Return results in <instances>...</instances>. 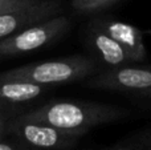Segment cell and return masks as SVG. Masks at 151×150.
I'll return each instance as SVG.
<instances>
[{
  "instance_id": "obj_15",
  "label": "cell",
  "mask_w": 151,
  "mask_h": 150,
  "mask_svg": "<svg viewBox=\"0 0 151 150\" xmlns=\"http://www.w3.org/2000/svg\"><path fill=\"white\" fill-rule=\"evenodd\" d=\"M137 97L143 98V100H149V101H151V89H149L147 92H145V93H142V94L137 96Z\"/></svg>"
},
{
  "instance_id": "obj_14",
  "label": "cell",
  "mask_w": 151,
  "mask_h": 150,
  "mask_svg": "<svg viewBox=\"0 0 151 150\" xmlns=\"http://www.w3.org/2000/svg\"><path fill=\"white\" fill-rule=\"evenodd\" d=\"M8 122H9V117L4 109L0 108V138H4V136L8 134Z\"/></svg>"
},
{
  "instance_id": "obj_13",
  "label": "cell",
  "mask_w": 151,
  "mask_h": 150,
  "mask_svg": "<svg viewBox=\"0 0 151 150\" xmlns=\"http://www.w3.org/2000/svg\"><path fill=\"white\" fill-rule=\"evenodd\" d=\"M0 150H32L27 146H24L20 142H9V141H5L4 138H0Z\"/></svg>"
},
{
  "instance_id": "obj_1",
  "label": "cell",
  "mask_w": 151,
  "mask_h": 150,
  "mask_svg": "<svg viewBox=\"0 0 151 150\" xmlns=\"http://www.w3.org/2000/svg\"><path fill=\"white\" fill-rule=\"evenodd\" d=\"M127 112L109 104L90 101H52L21 116L57 128L64 132L86 134L98 125L122 120Z\"/></svg>"
},
{
  "instance_id": "obj_6",
  "label": "cell",
  "mask_w": 151,
  "mask_h": 150,
  "mask_svg": "<svg viewBox=\"0 0 151 150\" xmlns=\"http://www.w3.org/2000/svg\"><path fill=\"white\" fill-rule=\"evenodd\" d=\"M60 0H35L0 15V40L61 13Z\"/></svg>"
},
{
  "instance_id": "obj_7",
  "label": "cell",
  "mask_w": 151,
  "mask_h": 150,
  "mask_svg": "<svg viewBox=\"0 0 151 150\" xmlns=\"http://www.w3.org/2000/svg\"><path fill=\"white\" fill-rule=\"evenodd\" d=\"M97 24L115 40L130 56L133 63H141L147 57L145 47V35L146 32L125 21L113 20V19H98Z\"/></svg>"
},
{
  "instance_id": "obj_4",
  "label": "cell",
  "mask_w": 151,
  "mask_h": 150,
  "mask_svg": "<svg viewBox=\"0 0 151 150\" xmlns=\"http://www.w3.org/2000/svg\"><path fill=\"white\" fill-rule=\"evenodd\" d=\"M8 133L17 142L32 150H69L74 148L82 134L69 133L36 120L19 116L8 122Z\"/></svg>"
},
{
  "instance_id": "obj_11",
  "label": "cell",
  "mask_w": 151,
  "mask_h": 150,
  "mask_svg": "<svg viewBox=\"0 0 151 150\" xmlns=\"http://www.w3.org/2000/svg\"><path fill=\"white\" fill-rule=\"evenodd\" d=\"M130 144H133L134 146H138V148L151 149V129L137 136L135 138H133L130 141Z\"/></svg>"
},
{
  "instance_id": "obj_2",
  "label": "cell",
  "mask_w": 151,
  "mask_h": 150,
  "mask_svg": "<svg viewBox=\"0 0 151 150\" xmlns=\"http://www.w3.org/2000/svg\"><path fill=\"white\" fill-rule=\"evenodd\" d=\"M97 72H98V64L94 58L77 55L57 60L27 64L5 71L1 74L27 80L45 87H52V85L82 81Z\"/></svg>"
},
{
  "instance_id": "obj_16",
  "label": "cell",
  "mask_w": 151,
  "mask_h": 150,
  "mask_svg": "<svg viewBox=\"0 0 151 150\" xmlns=\"http://www.w3.org/2000/svg\"><path fill=\"white\" fill-rule=\"evenodd\" d=\"M118 150H135V149H118Z\"/></svg>"
},
{
  "instance_id": "obj_3",
  "label": "cell",
  "mask_w": 151,
  "mask_h": 150,
  "mask_svg": "<svg viewBox=\"0 0 151 150\" xmlns=\"http://www.w3.org/2000/svg\"><path fill=\"white\" fill-rule=\"evenodd\" d=\"M69 28L70 21L63 15L36 23L12 36L0 40V57H16L35 52L63 37Z\"/></svg>"
},
{
  "instance_id": "obj_5",
  "label": "cell",
  "mask_w": 151,
  "mask_h": 150,
  "mask_svg": "<svg viewBox=\"0 0 151 150\" xmlns=\"http://www.w3.org/2000/svg\"><path fill=\"white\" fill-rule=\"evenodd\" d=\"M135 63L107 68L88 77L85 87L111 92H126L139 96L151 89V65H134Z\"/></svg>"
},
{
  "instance_id": "obj_8",
  "label": "cell",
  "mask_w": 151,
  "mask_h": 150,
  "mask_svg": "<svg viewBox=\"0 0 151 150\" xmlns=\"http://www.w3.org/2000/svg\"><path fill=\"white\" fill-rule=\"evenodd\" d=\"M48 88L49 87L0 73V108L5 110L11 106L31 102L44 94Z\"/></svg>"
},
{
  "instance_id": "obj_9",
  "label": "cell",
  "mask_w": 151,
  "mask_h": 150,
  "mask_svg": "<svg viewBox=\"0 0 151 150\" xmlns=\"http://www.w3.org/2000/svg\"><path fill=\"white\" fill-rule=\"evenodd\" d=\"M88 39L90 43V47L96 50L97 55L102 58V61L109 68L133 63L130 56L126 53V50L113 37H110L97 24V21H93L89 27Z\"/></svg>"
},
{
  "instance_id": "obj_12",
  "label": "cell",
  "mask_w": 151,
  "mask_h": 150,
  "mask_svg": "<svg viewBox=\"0 0 151 150\" xmlns=\"http://www.w3.org/2000/svg\"><path fill=\"white\" fill-rule=\"evenodd\" d=\"M32 1H35V0H0V15L15 7L28 4V3H32Z\"/></svg>"
},
{
  "instance_id": "obj_10",
  "label": "cell",
  "mask_w": 151,
  "mask_h": 150,
  "mask_svg": "<svg viewBox=\"0 0 151 150\" xmlns=\"http://www.w3.org/2000/svg\"><path fill=\"white\" fill-rule=\"evenodd\" d=\"M115 1L118 0H72V7L78 12L89 13L107 8Z\"/></svg>"
}]
</instances>
